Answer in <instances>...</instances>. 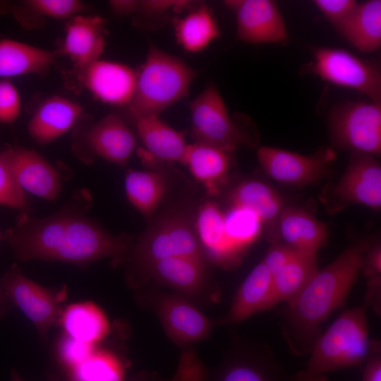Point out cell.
I'll return each mask as SVG.
<instances>
[{"label": "cell", "instance_id": "obj_20", "mask_svg": "<svg viewBox=\"0 0 381 381\" xmlns=\"http://www.w3.org/2000/svg\"><path fill=\"white\" fill-rule=\"evenodd\" d=\"M277 224L282 243L300 254L317 257L319 250L326 244L327 224L305 210L284 208Z\"/></svg>", "mask_w": 381, "mask_h": 381}, {"label": "cell", "instance_id": "obj_4", "mask_svg": "<svg viewBox=\"0 0 381 381\" xmlns=\"http://www.w3.org/2000/svg\"><path fill=\"white\" fill-rule=\"evenodd\" d=\"M196 71L181 59L150 44L147 54L137 72L136 87L127 106L133 119L159 116L188 94Z\"/></svg>", "mask_w": 381, "mask_h": 381}, {"label": "cell", "instance_id": "obj_45", "mask_svg": "<svg viewBox=\"0 0 381 381\" xmlns=\"http://www.w3.org/2000/svg\"><path fill=\"white\" fill-rule=\"evenodd\" d=\"M13 303L0 285V319L11 308Z\"/></svg>", "mask_w": 381, "mask_h": 381}, {"label": "cell", "instance_id": "obj_6", "mask_svg": "<svg viewBox=\"0 0 381 381\" xmlns=\"http://www.w3.org/2000/svg\"><path fill=\"white\" fill-rule=\"evenodd\" d=\"M332 143L351 152L379 156L381 152V103L346 101L328 114Z\"/></svg>", "mask_w": 381, "mask_h": 381}, {"label": "cell", "instance_id": "obj_34", "mask_svg": "<svg viewBox=\"0 0 381 381\" xmlns=\"http://www.w3.org/2000/svg\"><path fill=\"white\" fill-rule=\"evenodd\" d=\"M224 217L227 235L241 253L258 236L262 223L250 210L235 206L224 214Z\"/></svg>", "mask_w": 381, "mask_h": 381}, {"label": "cell", "instance_id": "obj_46", "mask_svg": "<svg viewBox=\"0 0 381 381\" xmlns=\"http://www.w3.org/2000/svg\"><path fill=\"white\" fill-rule=\"evenodd\" d=\"M192 375V373L188 372V373L183 370L177 375L173 381H198V377H195V375Z\"/></svg>", "mask_w": 381, "mask_h": 381}, {"label": "cell", "instance_id": "obj_17", "mask_svg": "<svg viewBox=\"0 0 381 381\" xmlns=\"http://www.w3.org/2000/svg\"><path fill=\"white\" fill-rule=\"evenodd\" d=\"M85 143L93 155L109 162L125 165L135 149L137 140L122 117L111 113L88 130Z\"/></svg>", "mask_w": 381, "mask_h": 381}, {"label": "cell", "instance_id": "obj_38", "mask_svg": "<svg viewBox=\"0 0 381 381\" xmlns=\"http://www.w3.org/2000/svg\"><path fill=\"white\" fill-rule=\"evenodd\" d=\"M21 107L16 87L8 79H0V123H13L20 114Z\"/></svg>", "mask_w": 381, "mask_h": 381}, {"label": "cell", "instance_id": "obj_18", "mask_svg": "<svg viewBox=\"0 0 381 381\" xmlns=\"http://www.w3.org/2000/svg\"><path fill=\"white\" fill-rule=\"evenodd\" d=\"M80 104L61 96H52L40 104L28 124L30 137L44 145L56 140L78 122L83 114Z\"/></svg>", "mask_w": 381, "mask_h": 381}, {"label": "cell", "instance_id": "obj_26", "mask_svg": "<svg viewBox=\"0 0 381 381\" xmlns=\"http://www.w3.org/2000/svg\"><path fill=\"white\" fill-rule=\"evenodd\" d=\"M172 22L178 44L188 52L203 51L220 34L212 10L205 3L196 2L184 16H176Z\"/></svg>", "mask_w": 381, "mask_h": 381}, {"label": "cell", "instance_id": "obj_5", "mask_svg": "<svg viewBox=\"0 0 381 381\" xmlns=\"http://www.w3.org/2000/svg\"><path fill=\"white\" fill-rule=\"evenodd\" d=\"M303 71L337 86L356 90L368 96L371 102L381 103L379 66L346 49L318 47Z\"/></svg>", "mask_w": 381, "mask_h": 381}, {"label": "cell", "instance_id": "obj_21", "mask_svg": "<svg viewBox=\"0 0 381 381\" xmlns=\"http://www.w3.org/2000/svg\"><path fill=\"white\" fill-rule=\"evenodd\" d=\"M233 152L210 144H188L182 163L201 182L211 196L219 194L226 183Z\"/></svg>", "mask_w": 381, "mask_h": 381}, {"label": "cell", "instance_id": "obj_13", "mask_svg": "<svg viewBox=\"0 0 381 381\" xmlns=\"http://www.w3.org/2000/svg\"><path fill=\"white\" fill-rule=\"evenodd\" d=\"M77 69L80 83L98 100L114 106H128L131 102L137 71L130 66L99 59Z\"/></svg>", "mask_w": 381, "mask_h": 381}, {"label": "cell", "instance_id": "obj_2", "mask_svg": "<svg viewBox=\"0 0 381 381\" xmlns=\"http://www.w3.org/2000/svg\"><path fill=\"white\" fill-rule=\"evenodd\" d=\"M372 242L363 239L351 243L331 263L318 269L300 295L287 304L282 329L294 355L309 353L321 325L345 302Z\"/></svg>", "mask_w": 381, "mask_h": 381}, {"label": "cell", "instance_id": "obj_30", "mask_svg": "<svg viewBox=\"0 0 381 381\" xmlns=\"http://www.w3.org/2000/svg\"><path fill=\"white\" fill-rule=\"evenodd\" d=\"M232 206L254 213L262 224L277 223L284 209L280 195L268 184L257 180L241 183L230 194Z\"/></svg>", "mask_w": 381, "mask_h": 381}, {"label": "cell", "instance_id": "obj_16", "mask_svg": "<svg viewBox=\"0 0 381 381\" xmlns=\"http://www.w3.org/2000/svg\"><path fill=\"white\" fill-rule=\"evenodd\" d=\"M106 20L99 16L78 14L70 19L60 53L68 56L76 68L100 59L104 51Z\"/></svg>", "mask_w": 381, "mask_h": 381}, {"label": "cell", "instance_id": "obj_9", "mask_svg": "<svg viewBox=\"0 0 381 381\" xmlns=\"http://www.w3.org/2000/svg\"><path fill=\"white\" fill-rule=\"evenodd\" d=\"M0 285L13 305L34 325L41 339L46 340L50 328L59 322L67 294L66 286L57 289L42 286L24 276L16 265L4 274Z\"/></svg>", "mask_w": 381, "mask_h": 381}, {"label": "cell", "instance_id": "obj_3", "mask_svg": "<svg viewBox=\"0 0 381 381\" xmlns=\"http://www.w3.org/2000/svg\"><path fill=\"white\" fill-rule=\"evenodd\" d=\"M366 306L342 312L314 342L303 369L293 381H327V374L348 368L361 370L375 339L368 337Z\"/></svg>", "mask_w": 381, "mask_h": 381}, {"label": "cell", "instance_id": "obj_10", "mask_svg": "<svg viewBox=\"0 0 381 381\" xmlns=\"http://www.w3.org/2000/svg\"><path fill=\"white\" fill-rule=\"evenodd\" d=\"M171 257L204 259L196 231L180 217L161 221L143 236L132 251V260L144 267Z\"/></svg>", "mask_w": 381, "mask_h": 381}, {"label": "cell", "instance_id": "obj_25", "mask_svg": "<svg viewBox=\"0 0 381 381\" xmlns=\"http://www.w3.org/2000/svg\"><path fill=\"white\" fill-rule=\"evenodd\" d=\"M139 138L152 157L164 162L182 163L188 144L181 132L159 116H144L133 119Z\"/></svg>", "mask_w": 381, "mask_h": 381}, {"label": "cell", "instance_id": "obj_7", "mask_svg": "<svg viewBox=\"0 0 381 381\" xmlns=\"http://www.w3.org/2000/svg\"><path fill=\"white\" fill-rule=\"evenodd\" d=\"M330 214L358 204L373 210L381 206V167L375 156L351 152L349 164L341 178L328 184L320 195Z\"/></svg>", "mask_w": 381, "mask_h": 381}, {"label": "cell", "instance_id": "obj_28", "mask_svg": "<svg viewBox=\"0 0 381 381\" xmlns=\"http://www.w3.org/2000/svg\"><path fill=\"white\" fill-rule=\"evenodd\" d=\"M337 30L359 51H377L381 45V1L358 4Z\"/></svg>", "mask_w": 381, "mask_h": 381}, {"label": "cell", "instance_id": "obj_36", "mask_svg": "<svg viewBox=\"0 0 381 381\" xmlns=\"http://www.w3.org/2000/svg\"><path fill=\"white\" fill-rule=\"evenodd\" d=\"M95 349V345L80 341L64 334L59 339L56 351L60 362L68 371L86 359Z\"/></svg>", "mask_w": 381, "mask_h": 381}, {"label": "cell", "instance_id": "obj_23", "mask_svg": "<svg viewBox=\"0 0 381 381\" xmlns=\"http://www.w3.org/2000/svg\"><path fill=\"white\" fill-rule=\"evenodd\" d=\"M217 381H293V377L276 361L271 350L263 346L229 360Z\"/></svg>", "mask_w": 381, "mask_h": 381}, {"label": "cell", "instance_id": "obj_29", "mask_svg": "<svg viewBox=\"0 0 381 381\" xmlns=\"http://www.w3.org/2000/svg\"><path fill=\"white\" fill-rule=\"evenodd\" d=\"M64 334L82 342L95 345L109 332V323L103 310L90 301L68 306L59 322Z\"/></svg>", "mask_w": 381, "mask_h": 381}, {"label": "cell", "instance_id": "obj_47", "mask_svg": "<svg viewBox=\"0 0 381 381\" xmlns=\"http://www.w3.org/2000/svg\"><path fill=\"white\" fill-rule=\"evenodd\" d=\"M10 381H23L22 378L19 376L18 373L15 369H13L11 371V380Z\"/></svg>", "mask_w": 381, "mask_h": 381}, {"label": "cell", "instance_id": "obj_39", "mask_svg": "<svg viewBox=\"0 0 381 381\" xmlns=\"http://www.w3.org/2000/svg\"><path fill=\"white\" fill-rule=\"evenodd\" d=\"M313 4L337 30L358 5L354 0H315Z\"/></svg>", "mask_w": 381, "mask_h": 381}, {"label": "cell", "instance_id": "obj_35", "mask_svg": "<svg viewBox=\"0 0 381 381\" xmlns=\"http://www.w3.org/2000/svg\"><path fill=\"white\" fill-rule=\"evenodd\" d=\"M25 4L37 14L59 20L71 19L84 9L78 0H30Z\"/></svg>", "mask_w": 381, "mask_h": 381}, {"label": "cell", "instance_id": "obj_8", "mask_svg": "<svg viewBox=\"0 0 381 381\" xmlns=\"http://www.w3.org/2000/svg\"><path fill=\"white\" fill-rule=\"evenodd\" d=\"M191 134L195 142L234 152L239 146L255 145L250 137L230 116L218 89L207 85L190 103Z\"/></svg>", "mask_w": 381, "mask_h": 381}, {"label": "cell", "instance_id": "obj_32", "mask_svg": "<svg viewBox=\"0 0 381 381\" xmlns=\"http://www.w3.org/2000/svg\"><path fill=\"white\" fill-rule=\"evenodd\" d=\"M317 257L298 254L273 277L277 304L294 301L318 270Z\"/></svg>", "mask_w": 381, "mask_h": 381}, {"label": "cell", "instance_id": "obj_12", "mask_svg": "<svg viewBox=\"0 0 381 381\" xmlns=\"http://www.w3.org/2000/svg\"><path fill=\"white\" fill-rule=\"evenodd\" d=\"M224 4L235 16L237 40L253 44L288 43V30L274 1L226 0Z\"/></svg>", "mask_w": 381, "mask_h": 381}, {"label": "cell", "instance_id": "obj_40", "mask_svg": "<svg viewBox=\"0 0 381 381\" xmlns=\"http://www.w3.org/2000/svg\"><path fill=\"white\" fill-rule=\"evenodd\" d=\"M298 253L282 243L272 245L262 260L272 277Z\"/></svg>", "mask_w": 381, "mask_h": 381}, {"label": "cell", "instance_id": "obj_27", "mask_svg": "<svg viewBox=\"0 0 381 381\" xmlns=\"http://www.w3.org/2000/svg\"><path fill=\"white\" fill-rule=\"evenodd\" d=\"M54 59V54L48 50L15 40H0V79L43 73Z\"/></svg>", "mask_w": 381, "mask_h": 381}, {"label": "cell", "instance_id": "obj_1", "mask_svg": "<svg viewBox=\"0 0 381 381\" xmlns=\"http://www.w3.org/2000/svg\"><path fill=\"white\" fill-rule=\"evenodd\" d=\"M90 201L89 192L82 190L48 217L22 213L15 226L4 231L3 240L21 261H60L83 267L101 259H125L131 237L111 234L90 217Z\"/></svg>", "mask_w": 381, "mask_h": 381}, {"label": "cell", "instance_id": "obj_48", "mask_svg": "<svg viewBox=\"0 0 381 381\" xmlns=\"http://www.w3.org/2000/svg\"><path fill=\"white\" fill-rule=\"evenodd\" d=\"M3 239V234L0 231V241Z\"/></svg>", "mask_w": 381, "mask_h": 381}, {"label": "cell", "instance_id": "obj_37", "mask_svg": "<svg viewBox=\"0 0 381 381\" xmlns=\"http://www.w3.org/2000/svg\"><path fill=\"white\" fill-rule=\"evenodd\" d=\"M25 192L19 186L12 172L0 157V205L20 209L26 206Z\"/></svg>", "mask_w": 381, "mask_h": 381}, {"label": "cell", "instance_id": "obj_14", "mask_svg": "<svg viewBox=\"0 0 381 381\" xmlns=\"http://www.w3.org/2000/svg\"><path fill=\"white\" fill-rule=\"evenodd\" d=\"M19 186L48 201H54L61 190L59 171L44 157L34 150L8 147L0 152Z\"/></svg>", "mask_w": 381, "mask_h": 381}, {"label": "cell", "instance_id": "obj_19", "mask_svg": "<svg viewBox=\"0 0 381 381\" xmlns=\"http://www.w3.org/2000/svg\"><path fill=\"white\" fill-rule=\"evenodd\" d=\"M277 305L272 275L262 261L249 273L238 288L224 324H235Z\"/></svg>", "mask_w": 381, "mask_h": 381}, {"label": "cell", "instance_id": "obj_43", "mask_svg": "<svg viewBox=\"0 0 381 381\" xmlns=\"http://www.w3.org/2000/svg\"><path fill=\"white\" fill-rule=\"evenodd\" d=\"M364 302V306L371 307L377 315H380L381 275L368 279Z\"/></svg>", "mask_w": 381, "mask_h": 381}, {"label": "cell", "instance_id": "obj_11", "mask_svg": "<svg viewBox=\"0 0 381 381\" xmlns=\"http://www.w3.org/2000/svg\"><path fill=\"white\" fill-rule=\"evenodd\" d=\"M257 155L261 167L270 177L293 186H306L320 180L336 157L334 151L329 147L304 155L267 146L260 147Z\"/></svg>", "mask_w": 381, "mask_h": 381}, {"label": "cell", "instance_id": "obj_15", "mask_svg": "<svg viewBox=\"0 0 381 381\" xmlns=\"http://www.w3.org/2000/svg\"><path fill=\"white\" fill-rule=\"evenodd\" d=\"M155 308L169 337L180 345L202 340L212 329V321L181 296L163 295Z\"/></svg>", "mask_w": 381, "mask_h": 381}, {"label": "cell", "instance_id": "obj_22", "mask_svg": "<svg viewBox=\"0 0 381 381\" xmlns=\"http://www.w3.org/2000/svg\"><path fill=\"white\" fill-rule=\"evenodd\" d=\"M195 231L202 250L212 260L226 267L237 264L241 253L227 235L224 214L216 203L207 202L200 207Z\"/></svg>", "mask_w": 381, "mask_h": 381}, {"label": "cell", "instance_id": "obj_49", "mask_svg": "<svg viewBox=\"0 0 381 381\" xmlns=\"http://www.w3.org/2000/svg\"><path fill=\"white\" fill-rule=\"evenodd\" d=\"M68 381H71V380H68Z\"/></svg>", "mask_w": 381, "mask_h": 381}, {"label": "cell", "instance_id": "obj_31", "mask_svg": "<svg viewBox=\"0 0 381 381\" xmlns=\"http://www.w3.org/2000/svg\"><path fill=\"white\" fill-rule=\"evenodd\" d=\"M128 200L144 216L150 217L157 208L166 191V180L160 174L130 169L125 176Z\"/></svg>", "mask_w": 381, "mask_h": 381}, {"label": "cell", "instance_id": "obj_44", "mask_svg": "<svg viewBox=\"0 0 381 381\" xmlns=\"http://www.w3.org/2000/svg\"><path fill=\"white\" fill-rule=\"evenodd\" d=\"M111 9L119 15H128L136 12L138 1H111Z\"/></svg>", "mask_w": 381, "mask_h": 381}, {"label": "cell", "instance_id": "obj_41", "mask_svg": "<svg viewBox=\"0 0 381 381\" xmlns=\"http://www.w3.org/2000/svg\"><path fill=\"white\" fill-rule=\"evenodd\" d=\"M361 381H381V344L375 339L362 368Z\"/></svg>", "mask_w": 381, "mask_h": 381}, {"label": "cell", "instance_id": "obj_33", "mask_svg": "<svg viewBox=\"0 0 381 381\" xmlns=\"http://www.w3.org/2000/svg\"><path fill=\"white\" fill-rule=\"evenodd\" d=\"M71 381H124L121 361L113 353L95 349L86 359L68 370Z\"/></svg>", "mask_w": 381, "mask_h": 381}, {"label": "cell", "instance_id": "obj_42", "mask_svg": "<svg viewBox=\"0 0 381 381\" xmlns=\"http://www.w3.org/2000/svg\"><path fill=\"white\" fill-rule=\"evenodd\" d=\"M361 272L370 279L381 274V246L380 243H371L365 251L361 267Z\"/></svg>", "mask_w": 381, "mask_h": 381}, {"label": "cell", "instance_id": "obj_24", "mask_svg": "<svg viewBox=\"0 0 381 381\" xmlns=\"http://www.w3.org/2000/svg\"><path fill=\"white\" fill-rule=\"evenodd\" d=\"M145 267L155 280L186 295L198 294L205 284L203 258L171 257Z\"/></svg>", "mask_w": 381, "mask_h": 381}]
</instances>
